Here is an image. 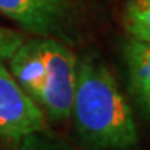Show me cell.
I'll return each mask as SVG.
<instances>
[{"label":"cell","instance_id":"ba28073f","mask_svg":"<svg viewBox=\"0 0 150 150\" xmlns=\"http://www.w3.org/2000/svg\"><path fill=\"white\" fill-rule=\"evenodd\" d=\"M20 141V146L17 150H42L40 147V142L37 141L35 135H29V136H25V138L18 139Z\"/></svg>","mask_w":150,"mask_h":150},{"label":"cell","instance_id":"6da1fadb","mask_svg":"<svg viewBox=\"0 0 150 150\" xmlns=\"http://www.w3.org/2000/svg\"><path fill=\"white\" fill-rule=\"evenodd\" d=\"M72 117L80 136L97 150H130L138 144L135 118L112 72L101 61H78Z\"/></svg>","mask_w":150,"mask_h":150},{"label":"cell","instance_id":"52a82bcc","mask_svg":"<svg viewBox=\"0 0 150 150\" xmlns=\"http://www.w3.org/2000/svg\"><path fill=\"white\" fill-rule=\"evenodd\" d=\"M25 40L23 34L0 26V61L6 63Z\"/></svg>","mask_w":150,"mask_h":150},{"label":"cell","instance_id":"3957f363","mask_svg":"<svg viewBox=\"0 0 150 150\" xmlns=\"http://www.w3.org/2000/svg\"><path fill=\"white\" fill-rule=\"evenodd\" d=\"M46 115L0 61V136L22 139L42 132Z\"/></svg>","mask_w":150,"mask_h":150},{"label":"cell","instance_id":"277c9868","mask_svg":"<svg viewBox=\"0 0 150 150\" xmlns=\"http://www.w3.org/2000/svg\"><path fill=\"white\" fill-rule=\"evenodd\" d=\"M77 0H0V12L37 37L63 31Z\"/></svg>","mask_w":150,"mask_h":150},{"label":"cell","instance_id":"8992f818","mask_svg":"<svg viewBox=\"0 0 150 150\" xmlns=\"http://www.w3.org/2000/svg\"><path fill=\"white\" fill-rule=\"evenodd\" d=\"M122 22L130 38L150 43V0H127Z\"/></svg>","mask_w":150,"mask_h":150},{"label":"cell","instance_id":"7a4b0ae2","mask_svg":"<svg viewBox=\"0 0 150 150\" xmlns=\"http://www.w3.org/2000/svg\"><path fill=\"white\" fill-rule=\"evenodd\" d=\"M18 84L52 121L71 117L78 60L54 37L29 38L6 61Z\"/></svg>","mask_w":150,"mask_h":150},{"label":"cell","instance_id":"5b68a950","mask_svg":"<svg viewBox=\"0 0 150 150\" xmlns=\"http://www.w3.org/2000/svg\"><path fill=\"white\" fill-rule=\"evenodd\" d=\"M124 61L133 97L150 115V43L129 38L124 46Z\"/></svg>","mask_w":150,"mask_h":150}]
</instances>
